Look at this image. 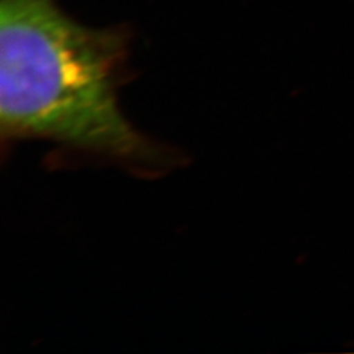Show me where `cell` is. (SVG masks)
I'll return each instance as SVG.
<instances>
[{
  "mask_svg": "<svg viewBox=\"0 0 354 354\" xmlns=\"http://www.w3.org/2000/svg\"><path fill=\"white\" fill-rule=\"evenodd\" d=\"M130 55L124 27H88L57 0L0 2V130L126 165L167 171L176 152L133 126L120 104Z\"/></svg>",
  "mask_w": 354,
  "mask_h": 354,
  "instance_id": "cell-1",
  "label": "cell"
}]
</instances>
